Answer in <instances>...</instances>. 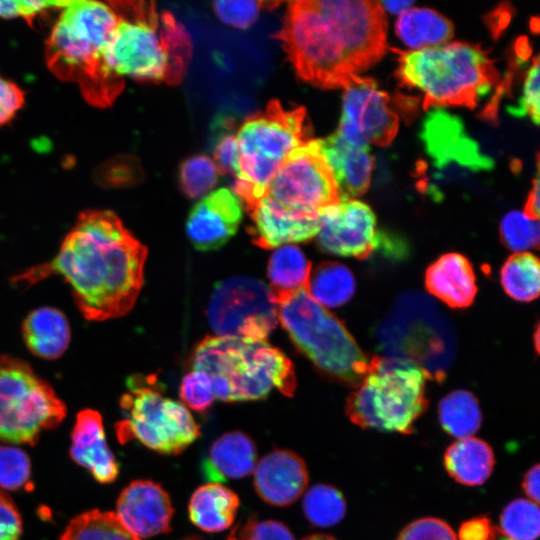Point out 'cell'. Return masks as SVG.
<instances>
[{"mask_svg":"<svg viewBox=\"0 0 540 540\" xmlns=\"http://www.w3.org/2000/svg\"><path fill=\"white\" fill-rule=\"evenodd\" d=\"M147 248L109 210H86L49 262L14 276L32 286L53 275L70 285L82 315L103 321L127 314L143 286Z\"/></svg>","mask_w":540,"mask_h":540,"instance_id":"obj_1","label":"cell"},{"mask_svg":"<svg viewBox=\"0 0 540 540\" xmlns=\"http://www.w3.org/2000/svg\"><path fill=\"white\" fill-rule=\"evenodd\" d=\"M379 1L300 0L287 4L276 34L298 76L321 88H344L387 49Z\"/></svg>","mask_w":540,"mask_h":540,"instance_id":"obj_2","label":"cell"},{"mask_svg":"<svg viewBox=\"0 0 540 540\" xmlns=\"http://www.w3.org/2000/svg\"><path fill=\"white\" fill-rule=\"evenodd\" d=\"M45 42V61L60 80L77 84L84 99L104 108L113 104L124 79L109 66L108 47L117 18L108 3L68 1Z\"/></svg>","mask_w":540,"mask_h":540,"instance_id":"obj_3","label":"cell"},{"mask_svg":"<svg viewBox=\"0 0 540 540\" xmlns=\"http://www.w3.org/2000/svg\"><path fill=\"white\" fill-rule=\"evenodd\" d=\"M117 18L108 63L122 79L177 84L188 68L192 45L183 25L154 2L109 1Z\"/></svg>","mask_w":540,"mask_h":540,"instance_id":"obj_4","label":"cell"},{"mask_svg":"<svg viewBox=\"0 0 540 540\" xmlns=\"http://www.w3.org/2000/svg\"><path fill=\"white\" fill-rule=\"evenodd\" d=\"M191 366L210 378L222 401L259 400L274 388L290 397L296 388L290 359L266 340L207 336L196 346Z\"/></svg>","mask_w":540,"mask_h":540,"instance_id":"obj_5","label":"cell"},{"mask_svg":"<svg viewBox=\"0 0 540 540\" xmlns=\"http://www.w3.org/2000/svg\"><path fill=\"white\" fill-rule=\"evenodd\" d=\"M397 53L396 75L423 95V108H473L499 80L493 61L476 45L453 42Z\"/></svg>","mask_w":540,"mask_h":540,"instance_id":"obj_6","label":"cell"},{"mask_svg":"<svg viewBox=\"0 0 540 540\" xmlns=\"http://www.w3.org/2000/svg\"><path fill=\"white\" fill-rule=\"evenodd\" d=\"M236 137L239 158L234 193L246 209L265 195L283 160L313 139L305 108H285L278 100L247 117Z\"/></svg>","mask_w":540,"mask_h":540,"instance_id":"obj_7","label":"cell"},{"mask_svg":"<svg viewBox=\"0 0 540 540\" xmlns=\"http://www.w3.org/2000/svg\"><path fill=\"white\" fill-rule=\"evenodd\" d=\"M426 371L405 358L375 357L346 403V414L365 429L409 434L425 412Z\"/></svg>","mask_w":540,"mask_h":540,"instance_id":"obj_8","label":"cell"},{"mask_svg":"<svg viewBox=\"0 0 540 540\" xmlns=\"http://www.w3.org/2000/svg\"><path fill=\"white\" fill-rule=\"evenodd\" d=\"M278 320L298 349L325 374L357 386L370 360L343 323L305 288L276 297Z\"/></svg>","mask_w":540,"mask_h":540,"instance_id":"obj_9","label":"cell"},{"mask_svg":"<svg viewBox=\"0 0 540 540\" xmlns=\"http://www.w3.org/2000/svg\"><path fill=\"white\" fill-rule=\"evenodd\" d=\"M120 399L123 419L116 424L121 443L138 440L160 454L176 455L200 435L199 425L187 407L165 397L154 375H134Z\"/></svg>","mask_w":540,"mask_h":540,"instance_id":"obj_10","label":"cell"},{"mask_svg":"<svg viewBox=\"0 0 540 540\" xmlns=\"http://www.w3.org/2000/svg\"><path fill=\"white\" fill-rule=\"evenodd\" d=\"M65 416V404L28 363L0 355L1 441L35 445L41 432L55 428Z\"/></svg>","mask_w":540,"mask_h":540,"instance_id":"obj_11","label":"cell"},{"mask_svg":"<svg viewBox=\"0 0 540 540\" xmlns=\"http://www.w3.org/2000/svg\"><path fill=\"white\" fill-rule=\"evenodd\" d=\"M207 319L217 336L266 340L277 324L278 304L263 281L233 276L215 286Z\"/></svg>","mask_w":540,"mask_h":540,"instance_id":"obj_12","label":"cell"},{"mask_svg":"<svg viewBox=\"0 0 540 540\" xmlns=\"http://www.w3.org/2000/svg\"><path fill=\"white\" fill-rule=\"evenodd\" d=\"M265 195L281 207L302 214H321L340 200L337 183L322 154L319 139H312L283 160Z\"/></svg>","mask_w":540,"mask_h":540,"instance_id":"obj_13","label":"cell"},{"mask_svg":"<svg viewBox=\"0 0 540 540\" xmlns=\"http://www.w3.org/2000/svg\"><path fill=\"white\" fill-rule=\"evenodd\" d=\"M399 119L389 96L373 79L356 76L344 87L342 115L336 133L346 141L367 146L389 145L395 138Z\"/></svg>","mask_w":540,"mask_h":540,"instance_id":"obj_14","label":"cell"},{"mask_svg":"<svg viewBox=\"0 0 540 540\" xmlns=\"http://www.w3.org/2000/svg\"><path fill=\"white\" fill-rule=\"evenodd\" d=\"M376 217L355 198L340 199L320 214L317 243L330 254L364 259L379 243Z\"/></svg>","mask_w":540,"mask_h":540,"instance_id":"obj_15","label":"cell"},{"mask_svg":"<svg viewBox=\"0 0 540 540\" xmlns=\"http://www.w3.org/2000/svg\"><path fill=\"white\" fill-rule=\"evenodd\" d=\"M242 203L227 189H217L198 201L189 212L186 232L200 251L221 248L236 233L243 216Z\"/></svg>","mask_w":540,"mask_h":540,"instance_id":"obj_16","label":"cell"},{"mask_svg":"<svg viewBox=\"0 0 540 540\" xmlns=\"http://www.w3.org/2000/svg\"><path fill=\"white\" fill-rule=\"evenodd\" d=\"M116 515L138 538L170 531L174 513L168 493L151 480H136L120 493Z\"/></svg>","mask_w":540,"mask_h":540,"instance_id":"obj_17","label":"cell"},{"mask_svg":"<svg viewBox=\"0 0 540 540\" xmlns=\"http://www.w3.org/2000/svg\"><path fill=\"white\" fill-rule=\"evenodd\" d=\"M246 210L251 220L252 241L264 249L308 241L319 230L320 214L289 211L266 195Z\"/></svg>","mask_w":540,"mask_h":540,"instance_id":"obj_18","label":"cell"},{"mask_svg":"<svg viewBox=\"0 0 540 540\" xmlns=\"http://www.w3.org/2000/svg\"><path fill=\"white\" fill-rule=\"evenodd\" d=\"M309 474L304 460L288 449H275L257 462L254 487L259 497L273 506H288L302 496Z\"/></svg>","mask_w":540,"mask_h":540,"instance_id":"obj_19","label":"cell"},{"mask_svg":"<svg viewBox=\"0 0 540 540\" xmlns=\"http://www.w3.org/2000/svg\"><path fill=\"white\" fill-rule=\"evenodd\" d=\"M70 455L88 469L100 483L113 482L119 473L118 463L109 449L99 412L85 409L78 413L71 433Z\"/></svg>","mask_w":540,"mask_h":540,"instance_id":"obj_20","label":"cell"},{"mask_svg":"<svg viewBox=\"0 0 540 540\" xmlns=\"http://www.w3.org/2000/svg\"><path fill=\"white\" fill-rule=\"evenodd\" d=\"M319 141L337 183L340 199L364 194L370 186L374 164L369 147L352 144L336 132Z\"/></svg>","mask_w":540,"mask_h":540,"instance_id":"obj_21","label":"cell"},{"mask_svg":"<svg viewBox=\"0 0 540 540\" xmlns=\"http://www.w3.org/2000/svg\"><path fill=\"white\" fill-rule=\"evenodd\" d=\"M425 285L436 298L452 308L470 306L477 293L470 261L460 253H446L426 270Z\"/></svg>","mask_w":540,"mask_h":540,"instance_id":"obj_22","label":"cell"},{"mask_svg":"<svg viewBox=\"0 0 540 540\" xmlns=\"http://www.w3.org/2000/svg\"><path fill=\"white\" fill-rule=\"evenodd\" d=\"M256 465L254 441L241 431H230L213 442L203 471L211 480L240 479L254 472Z\"/></svg>","mask_w":540,"mask_h":540,"instance_id":"obj_23","label":"cell"},{"mask_svg":"<svg viewBox=\"0 0 540 540\" xmlns=\"http://www.w3.org/2000/svg\"><path fill=\"white\" fill-rule=\"evenodd\" d=\"M22 335L34 355L47 360L59 358L67 350L71 333L65 315L53 307L30 312L22 323Z\"/></svg>","mask_w":540,"mask_h":540,"instance_id":"obj_24","label":"cell"},{"mask_svg":"<svg viewBox=\"0 0 540 540\" xmlns=\"http://www.w3.org/2000/svg\"><path fill=\"white\" fill-rule=\"evenodd\" d=\"M238 508L237 494L219 482H209L198 487L188 505L190 520L206 532H219L229 528Z\"/></svg>","mask_w":540,"mask_h":540,"instance_id":"obj_25","label":"cell"},{"mask_svg":"<svg viewBox=\"0 0 540 540\" xmlns=\"http://www.w3.org/2000/svg\"><path fill=\"white\" fill-rule=\"evenodd\" d=\"M494 463L490 445L475 437L458 439L444 454V466L448 474L466 486L483 484L490 477Z\"/></svg>","mask_w":540,"mask_h":540,"instance_id":"obj_26","label":"cell"},{"mask_svg":"<svg viewBox=\"0 0 540 540\" xmlns=\"http://www.w3.org/2000/svg\"><path fill=\"white\" fill-rule=\"evenodd\" d=\"M395 30L412 50L443 45L453 35L451 22L429 8H410L403 12L395 23Z\"/></svg>","mask_w":540,"mask_h":540,"instance_id":"obj_27","label":"cell"},{"mask_svg":"<svg viewBox=\"0 0 540 540\" xmlns=\"http://www.w3.org/2000/svg\"><path fill=\"white\" fill-rule=\"evenodd\" d=\"M305 289L324 308H335L352 298L356 282L353 273L345 265L324 262L311 271Z\"/></svg>","mask_w":540,"mask_h":540,"instance_id":"obj_28","label":"cell"},{"mask_svg":"<svg viewBox=\"0 0 540 540\" xmlns=\"http://www.w3.org/2000/svg\"><path fill=\"white\" fill-rule=\"evenodd\" d=\"M310 273V261L293 244L278 247L268 262L269 287L275 297L306 288Z\"/></svg>","mask_w":540,"mask_h":540,"instance_id":"obj_29","label":"cell"},{"mask_svg":"<svg viewBox=\"0 0 540 540\" xmlns=\"http://www.w3.org/2000/svg\"><path fill=\"white\" fill-rule=\"evenodd\" d=\"M438 416L442 428L458 439L472 437L482 422L478 400L466 390H455L442 398Z\"/></svg>","mask_w":540,"mask_h":540,"instance_id":"obj_30","label":"cell"},{"mask_svg":"<svg viewBox=\"0 0 540 540\" xmlns=\"http://www.w3.org/2000/svg\"><path fill=\"white\" fill-rule=\"evenodd\" d=\"M500 281L505 292L520 302H530L539 295L540 265L530 252L515 253L503 264Z\"/></svg>","mask_w":540,"mask_h":540,"instance_id":"obj_31","label":"cell"},{"mask_svg":"<svg viewBox=\"0 0 540 540\" xmlns=\"http://www.w3.org/2000/svg\"><path fill=\"white\" fill-rule=\"evenodd\" d=\"M60 540H141L116 513L91 510L72 519Z\"/></svg>","mask_w":540,"mask_h":540,"instance_id":"obj_32","label":"cell"},{"mask_svg":"<svg viewBox=\"0 0 540 540\" xmlns=\"http://www.w3.org/2000/svg\"><path fill=\"white\" fill-rule=\"evenodd\" d=\"M303 512L314 526L328 528L339 523L346 513L343 494L334 486L316 484L304 494Z\"/></svg>","mask_w":540,"mask_h":540,"instance_id":"obj_33","label":"cell"},{"mask_svg":"<svg viewBox=\"0 0 540 540\" xmlns=\"http://www.w3.org/2000/svg\"><path fill=\"white\" fill-rule=\"evenodd\" d=\"M513 540H535L539 536L538 505L528 499L510 502L500 516V527Z\"/></svg>","mask_w":540,"mask_h":540,"instance_id":"obj_34","label":"cell"},{"mask_svg":"<svg viewBox=\"0 0 540 540\" xmlns=\"http://www.w3.org/2000/svg\"><path fill=\"white\" fill-rule=\"evenodd\" d=\"M218 169L214 161L206 155H194L186 159L180 167V187L190 198L207 194L216 185Z\"/></svg>","mask_w":540,"mask_h":540,"instance_id":"obj_35","label":"cell"},{"mask_svg":"<svg viewBox=\"0 0 540 540\" xmlns=\"http://www.w3.org/2000/svg\"><path fill=\"white\" fill-rule=\"evenodd\" d=\"M500 237L503 243L515 253L527 252L538 247L539 223L524 212L511 211L500 223Z\"/></svg>","mask_w":540,"mask_h":540,"instance_id":"obj_36","label":"cell"},{"mask_svg":"<svg viewBox=\"0 0 540 540\" xmlns=\"http://www.w3.org/2000/svg\"><path fill=\"white\" fill-rule=\"evenodd\" d=\"M214 130L213 161L218 172L222 175L232 174L236 176L239 153L235 120L229 117L220 118L216 121Z\"/></svg>","mask_w":540,"mask_h":540,"instance_id":"obj_37","label":"cell"},{"mask_svg":"<svg viewBox=\"0 0 540 540\" xmlns=\"http://www.w3.org/2000/svg\"><path fill=\"white\" fill-rule=\"evenodd\" d=\"M28 455L21 449L0 445V488L17 490L30 479Z\"/></svg>","mask_w":540,"mask_h":540,"instance_id":"obj_38","label":"cell"},{"mask_svg":"<svg viewBox=\"0 0 540 540\" xmlns=\"http://www.w3.org/2000/svg\"><path fill=\"white\" fill-rule=\"evenodd\" d=\"M227 540H295V538L282 522L259 520L251 515L235 526Z\"/></svg>","mask_w":540,"mask_h":540,"instance_id":"obj_39","label":"cell"},{"mask_svg":"<svg viewBox=\"0 0 540 540\" xmlns=\"http://www.w3.org/2000/svg\"><path fill=\"white\" fill-rule=\"evenodd\" d=\"M180 398L195 411L207 410L215 399L210 378L201 371L191 370L181 381Z\"/></svg>","mask_w":540,"mask_h":540,"instance_id":"obj_40","label":"cell"},{"mask_svg":"<svg viewBox=\"0 0 540 540\" xmlns=\"http://www.w3.org/2000/svg\"><path fill=\"white\" fill-rule=\"evenodd\" d=\"M263 1H217L212 4L218 18L227 25L247 28L255 22Z\"/></svg>","mask_w":540,"mask_h":540,"instance_id":"obj_41","label":"cell"},{"mask_svg":"<svg viewBox=\"0 0 540 540\" xmlns=\"http://www.w3.org/2000/svg\"><path fill=\"white\" fill-rule=\"evenodd\" d=\"M397 540H458L452 528L443 520L425 517L408 524Z\"/></svg>","mask_w":540,"mask_h":540,"instance_id":"obj_42","label":"cell"},{"mask_svg":"<svg viewBox=\"0 0 540 540\" xmlns=\"http://www.w3.org/2000/svg\"><path fill=\"white\" fill-rule=\"evenodd\" d=\"M515 116H529L539 123V57L536 56L529 68L523 86V93L516 107L509 109Z\"/></svg>","mask_w":540,"mask_h":540,"instance_id":"obj_43","label":"cell"},{"mask_svg":"<svg viewBox=\"0 0 540 540\" xmlns=\"http://www.w3.org/2000/svg\"><path fill=\"white\" fill-rule=\"evenodd\" d=\"M68 1H0V17H21L29 24L34 18L48 9H62Z\"/></svg>","mask_w":540,"mask_h":540,"instance_id":"obj_44","label":"cell"},{"mask_svg":"<svg viewBox=\"0 0 540 540\" xmlns=\"http://www.w3.org/2000/svg\"><path fill=\"white\" fill-rule=\"evenodd\" d=\"M24 103L23 90L0 75V127L11 121Z\"/></svg>","mask_w":540,"mask_h":540,"instance_id":"obj_45","label":"cell"},{"mask_svg":"<svg viewBox=\"0 0 540 540\" xmlns=\"http://www.w3.org/2000/svg\"><path fill=\"white\" fill-rule=\"evenodd\" d=\"M21 516L13 501L0 490V540H19Z\"/></svg>","mask_w":540,"mask_h":540,"instance_id":"obj_46","label":"cell"},{"mask_svg":"<svg viewBox=\"0 0 540 540\" xmlns=\"http://www.w3.org/2000/svg\"><path fill=\"white\" fill-rule=\"evenodd\" d=\"M492 529L491 521L484 516L463 522L459 529V540H488Z\"/></svg>","mask_w":540,"mask_h":540,"instance_id":"obj_47","label":"cell"},{"mask_svg":"<svg viewBox=\"0 0 540 540\" xmlns=\"http://www.w3.org/2000/svg\"><path fill=\"white\" fill-rule=\"evenodd\" d=\"M539 464L531 467L524 475L522 488L530 501L539 503Z\"/></svg>","mask_w":540,"mask_h":540,"instance_id":"obj_48","label":"cell"},{"mask_svg":"<svg viewBox=\"0 0 540 540\" xmlns=\"http://www.w3.org/2000/svg\"><path fill=\"white\" fill-rule=\"evenodd\" d=\"M530 218L538 220L539 216V173L537 169L536 177L533 180L532 189L527 197L525 209L523 211Z\"/></svg>","mask_w":540,"mask_h":540,"instance_id":"obj_49","label":"cell"},{"mask_svg":"<svg viewBox=\"0 0 540 540\" xmlns=\"http://www.w3.org/2000/svg\"><path fill=\"white\" fill-rule=\"evenodd\" d=\"M383 9L388 10L393 14H402L403 12L412 8L413 1H384L380 2Z\"/></svg>","mask_w":540,"mask_h":540,"instance_id":"obj_50","label":"cell"},{"mask_svg":"<svg viewBox=\"0 0 540 540\" xmlns=\"http://www.w3.org/2000/svg\"><path fill=\"white\" fill-rule=\"evenodd\" d=\"M488 540H513L502 532L499 527L492 526Z\"/></svg>","mask_w":540,"mask_h":540,"instance_id":"obj_51","label":"cell"},{"mask_svg":"<svg viewBox=\"0 0 540 540\" xmlns=\"http://www.w3.org/2000/svg\"><path fill=\"white\" fill-rule=\"evenodd\" d=\"M302 540H337V539L331 535L317 533V534L306 536Z\"/></svg>","mask_w":540,"mask_h":540,"instance_id":"obj_52","label":"cell"},{"mask_svg":"<svg viewBox=\"0 0 540 540\" xmlns=\"http://www.w3.org/2000/svg\"><path fill=\"white\" fill-rule=\"evenodd\" d=\"M534 338H535V346H536V350L538 351V346H539V327H536V331H535V334H534Z\"/></svg>","mask_w":540,"mask_h":540,"instance_id":"obj_53","label":"cell"},{"mask_svg":"<svg viewBox=\"0 0 540 540\" xmlns=\"http://www.w3.org/2000/svg\"><path fill=\"white\" fill-rule=\"evenodd\" d=\"M186 540H198V539H186Z\"/></svg>","mask_w":540,"mask_h":540,"instance_id":"obj_54","label":"cell"}]
</instances>
